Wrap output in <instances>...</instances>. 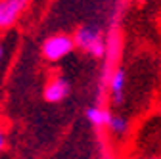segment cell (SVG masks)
<instances>
[{"label":"cell","mask_w":161,"mask_h":159,"mask_svg":"<svg viewBox=\"0 0 161 159\" xmlns=\"http://www.w3.org/2000/svg\"><path fill=\"white\" fill-rule=\"evenodd\" d=\"M67 94H69V83L62 77H56L44 88V100L50 102V104H56V102L65 100Z\"/></svg>","instance_id":"obj_4"},{"label":"cell","mask_w":161,"mask_h":159,"mask_svg":"<svg viewBox=\"0 0 161 159\" xmlns=\"http://www.w3.org/2000/svg\"><path fill=\"white\" fill-rule=\"evenodd\" d=\"M31 0H0V31L12 29L25 14Z\"/></svg>","instance_id":"obj_2"},{"label":"cell","mask_w":161,"mask_h":159,"mask_svg":"<svg viewBox=\"0 0 161 159\" xmlns=\"http://www.w3.org/2000/svg\"><path fill=\"white\" fill-rule=\"evenodd\" d=\"M98 41H102V31L94 25H85V27H79L75 36H73V42L77 48L88 52L92 44H96Z\"/></svg>","instance_id":"obj_3"},{"label":"cell","mask_w":161,"mask_h":159,"mask_svg":"<svg viewBox=\"0 0 161 159\" xmlns=\"http://www.w3.org/2000/svg\"><path fill=\"white\" fill-rule=\"evenodd\" d=\"M73 48H75L73 36L58 33V35L48 36L42 42V48L40 50H42V56L48 59V62H59V59H64L65 56H69L73 52Z\"/></svg>","instance_id":"obj_1"},{"label":"cell","mask_w":161,"mask_h":159,"mask_svg":"<svg viewBox=\"0 0 161 159\" xmlns=\"http://www.w3.org/2000/svg\"><path fill=\"white\" fill-rule=\"evenodd\" d=\"M109 90H111V96H113V102H123V90H125V71L117 67L111 77H109Z\"/></svg>","instance_id":"obj_5"},{"label":"cell","mask_w":161,"mask_h":159,"mask_svg":"<svg viewBox=\"0 0 161 159\" xmlns=\"http://www.w3.org/2000/svg\"><path fill=\"white\" fill-rule=\"evenodd\" d=\"M2 54H4V48H2V44H0V59H2Z\"/></svg>","instance_id":"obj_9"},{"label":"cell","mask_w":161,"mask_h":159,"mask_svg":"<svg viewBox=\"0 0 161 159\" xmlns=\"http://www.w3.org/2000/svg\"><path fill=\"white\" fill-rule=\"evenodd\" d=\"M4 146H6V136H4V132H2V129H0V151L4 150Z\"/></svg>","instance_id":"obj_8"},{"label":"cell","mask_w":161,"mask_h":159,"mask_svg":"<svg viewBox=\"0 0 161 159\" xmlns=\"http://www.w3.org/2000/svg\"><path fill=\"white\" fill-rule=\"evenodd\" d=\"M108 127H109V130L115 132V134H125V132L129 130V121H127L125 117H121V115H111Z\"/></svg>","instance_id":"obj_7"},{"label":"cell","mask_w":161,"mask_h":159,"mask_svg":"<svg viewBox=\"0 0 161 159\" xmlns=\"http://www.w3.org/2000/svg\"><path fill=\"white\" fill-rule=\"evenodd\" d=\"M109 117H111V113H109L108 109H104V107L92 106V107L86 109V119H88L94 127H108Z\"/></svg>","instance_id":"obj_6"}]
</instances>
